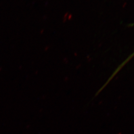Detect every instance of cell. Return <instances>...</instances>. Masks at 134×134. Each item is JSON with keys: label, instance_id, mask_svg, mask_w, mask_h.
<instances>
[{"label": "cell", "instance_id": "6da1fadb", "mask_svg": "<svg viewBox=\"0 0 134 134\" xmlns=\"http://www.w3.org/2000/svg\"><path fill=\"white\" fill-rule=\"evenodd\" d=\"M132 56H134V52H133V53H132Z\"/></svg>", "mask_w": 134, "mask_h": 134}]
</instances>
